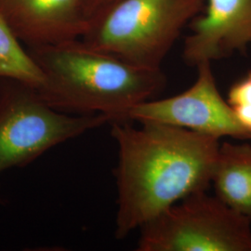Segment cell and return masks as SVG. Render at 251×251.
<instances>
[{
  "label": "cell",
  "instance_id": "11",
  "mask_svg": "<svg viewBox=\"0 0 251 251\" xmlns=\"http://www.w3.org/2000/svg\"><path fill=\"white\" fill-rule=\"evenodd\" d=\"M117 1L119 0H85L90 20Z\"/></svg>",
  "mask_w": 251,
  "mask_h": 251
},
{
  "label": "cell",
  "instance_id": "1",
  "mask_svg": "<svg viewBox=\"0 0 251 251\" xmlns=\"http://www.w3.org/2000/svg\"><path fill=\"white\" fill-rule=\"evenodd\" d=\"M118 147L116 236L135 229L189 196L206 191L221 144L219 139L153 122L135 127L112 122Z\"/></svg>",
  "mask_w": 251,
  "mask_h": 251
},
{
  "label": "cell",
  "instance_id": "6",
  "mask_svg": "<svg viewBox=\"0 0 251 251\" xmlns=\"http://www.w3.org/2000/svg\"><path fill=\"white\" fill-rule=\"evenodd\" d=\"M198 76L186 90L167 99L146 100L131 108L125 121L175 126L214 137L251 140V132L239 122L217 87L211 63L197 66Z\"/></svg>",
  "mask_w": 251,
  "mask_h": 251
},
{
  "label": "cell",
  "instance_id": "9",
  "mask_svg": "<svg viewBox=\"0 0 251 251\" xmlns=\"http://www.w3.org/2000/svg\"><path fill=\"white\" fill-rule=\"evenodd\" d=\"M211 182L217 198L251 220V144H222Z\"/></svg>",
  "mask_w": 251,
  "mask_h": 251
},
{
  "label": "cell",
  "instance_id": "10",
  "mask_svg": "<svg viewBox=\"0 0 251 251\" xmlns=\"http://www.w3.org/2000/svg\"><path fill=\"white\" fill-rule=\"evenodd\" d=\"M0 77L21 81L36 89L40 88L45 76L21 40L0 14Z\"/></svg>",
  "mask_w": 251,
  "mask_h": 251
},
{
  "label": "cell",
  "instance_id": "3",
  "mask_svg": "<svg viewBox=\"0 0 251 251\" xmlns=\"http://www.w3.org/2000/svg\"><path fill=\"white\" fill-rule=\"evenodd\" d=\"M206 0H119L90 20L81 40L126 63L161 70L182 30Z\"/></svg>",
  "mask_w": 251,
  "mask_h": 251
},
{
  "label": "cell",
  "instance_id": "4",
  "mask_svg": "<svg viewBox=\"0 0 251 251\" xmlns=\"http://www.w3.org/2000/svg\"><path fill=\"white\" fill-rule=\"evenodd\" d=\"M112 121L101 114L72 116L59 112L35 87L0 77V175Z\"/></svg>",
  "mask_w": 251,
  "mask_h": 251
},
{
  "label": "cell",
  "instance_id": "7",
  "mask_svg": "<svg viewBox=\"0 0 251 251\" xmlns=\"http://www.w3.org/2000/svg\"><path fill=\"white\" fill-rule=\"evenodd\" d=\"M189 26L182 52L189 65L245 54L251 44V0H206Z\"/></svg>",
  "mask_w": 251,
  "mask_h": 251
},
{
  "label": "cell",
  "instance_id": "2",
  "mask_svg": "<svg viewBox=\"0 0 251 251\" xmlns=\"http://www.w3.org/2000/svg\"><path fill=\"white\" fill-rule=\"evenodd\" d=\"M28 52L45 76L36 90L50 106L65 114H101L112 122L125 121L131 108L166 85L161 70L137 67L81 39L33 47Z\"/></svg>",
  "mask_w": 251,
  "mask_h": 251
},
{
  "label": "cell",
  "instance_id": "8",
  "mask_svg": "<svg viewBox=\"0 0 251 251\" xmlns=\"http://www.w3.org/2000/svg\"><path fill=\"white\" fill-rule=\"evenodd\" d=\"M0 14L29 48L81 39L90 22L85 0H0Z\"/></svg>",
  "mask_w": 251,
  "mask_h": 251
},
{
  "label": "cell",
  "instance_id": "5",
  "mask_svg": "<svg viewBox=\"0 0 251 251\" xmlns=\"http://www.w3.org/2000/svg\"><path fill=\"white\" fill-rule=\"evenodd\" d=\"M138 251H251V220L206 191L180 200L141 228Z\"/></svg>",
  "mask_w": 251,
  "mask_h": 251
}]
</instances>
